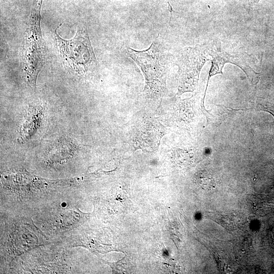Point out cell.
<instances>
[{"instance_id": "cell-2", "label": "cell", "mask_w": 274, "mask_h": 274, "mask_svg": "<svg viewBox=\"0 0 274 274\" xmlns=\"http://www.w3.org/2000/svg\"><path fill=\"white\" fill-rule=\"evenodd\" d=\"M127 54L142 70L146 79V90L154 94L161 93L165 88L167 62L160 41L155 39L143 51L129 48Z\"/></svg>"}, {"instance_id": "cell-6", "label": "cell", "mask_w": 274, "mask_h": 274, "mask_svg": "<svg viewBox=\"0 0 274 274\" xmlns=\"http://www.w3.org/2000/svg\"><path fill=\"white\" fill-rule=\"evenodd\" d=\"M198 184L206 190H211L215 186V181L213 175L208 171H202L197 178Z\"/></svg>"}, {"instance_id": "cell-1", "label": "cell", "mask_w": 274, "mask_h": 274, "mask_svg": "<svg viewBox=\"0 0 274 274\" xmlns=\"http://www.w3.org/2000/svg\"><path fill=\"white\" fill-rule=\"evenodd\" d=\"M59 26L53 35L64 64L72 71L81 74L95 68L98 62L86 25H79L76 35L70 40H65L58 35L56 30Z\"/></svg>"}, {"instance_id": "cell-5", "label": "cell", "mask_w": 274, "mask_h": 274, "mask_svg": "<svg viewBox=\"0 0 274 274\" xmlns=\"http://www.w3.org/2000/svg\"><path fill=\"white\" fill-rule=\"evenodd\" d=\"M22 61L27 83L35 88L38 75L43 65V39L41 30L27 28Z\"/></svg>"}, {"instance_id": "cell-7", "label": "cell", "mask_w": 274, "mask_h": 274, "mask_svg": "<svg viewBox=\"0 0 274 274\" xmlns=\"http://www.w3.org/2000/svg\"><path fill=\"white\" fill-rule=\"evenodd\" d=\"M257 109L258 110L268 112L274 116V107H265L261 104H259L257 106Z\"/></svg>"}, {"instance_id": "cell-8", "label": "cell", "mask_w": 274, "mask_h": 274, "mask_svg": "<svg viewBox=\"0 0 274 274\" xmlns=\"http://www.w3.org/2000/svg\"><path fill=\"white\" fill-rule=\"evenodd\" d=\"M260 0H256L255 2L256 3H258L260 1Z\"/></svg>"}, {"instance_id": "cell-3", "label": "cell", "mask_w": 274, "mask_h": 274, "mask_svg": "<svg viewBox=\"0 0 274 274\" xmlns=\"http://www.w3.org/2000/svg\"><path fill=\"white\" fill-rule=\"evenodd\" d=\"M210 46L211 43L185 47L179 54L175 63L179 68V94L195 89L200 70L205 62L210 59Z\"/></svg>"}, {"instance_id": "cell-4", "label": "cell", "mask_w": 274, "mask_h": 274, "mask_svg": "<svg viewBox=\"0 0 274 274\" xmlns=\"http://www.w3.org/2000/svg\"><path fill=\"white\" fill-rule=\"evenodd\" d=\"M209 55L212 57V66L209 74V79L218 74H223L222 69L226 63L234 64L246 74L250 82L255 85L259 81V74L252 68L251 56L237 47H226L220 42L211 43Z\"/></svg>"}]
</instances>
